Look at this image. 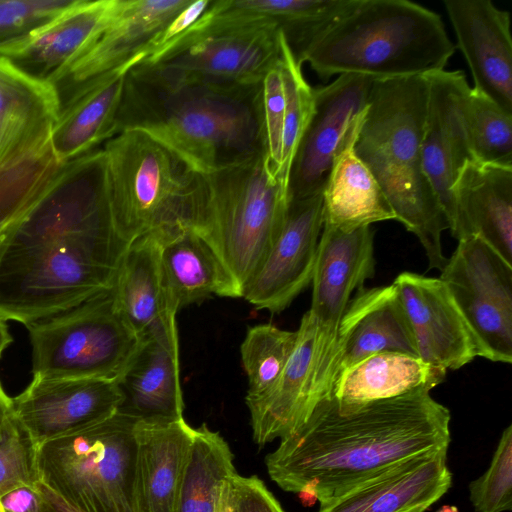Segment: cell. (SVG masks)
Returning a JSON list of instances; mask_svg holds the SVG:
<instances>
[{
	"instance_id": "4fadbf2b",
	"label": "cell",
	"mask_w": 512,
	"mask_h": 512,
	"mask_svg": "<svg viewBox=\"0 0 512 512\" xmlns=\"http://www.w3.org/2000/svg\"><path fill=\"white\" fill-rule=\"evenodd\" d=\"M190 1L117 0L97 37L50 82L58 115L105 74L131 61H142L156 37Z\"/></svg>"
},
{
	"instance_id": "bcb514c9",
	"label": "cell",
	"mask_w": 512,
	"mask_h": 512,
	"mask_svg": "<svg viewBox=\"0 0 512 512\" xmlns=\"http://www.w3.org/2000/svg\"><path fill=\"white\" fill-rule=\"evenodd\" d=\"M215 512H233L231 477L228 478L221 487Z\"/></svg>"
},
{
	"instance_id": "8d00e7d4",
	"label": "cell",
	"mask_w": 512,
	"mask_h": 512,
	"mask_svg": "<svg viewBox=\"0 0 512 512\" xmlns=\"http://www.w3.org/2000/svg\"><path fill=\"white\" fill-rule=\"evenodd\" d=\"M280 32V69L285 93L281 167L278 179L287 193L290 168L314 110V88Z\"/></svg>"
},
{
	"instance_id": "7402d4cb",
	"label": "cell",
	"mask_w": 512,
	"mask_h": 512,
	"mask_svg": "<svg viewBox=\"0 0 512 512\" xmlns=\"http://www.w3.org/2000/svg\"><path fill=\"white\" fill-rule=\"evenodd\" d=\"M57 118L58 104L50 85L0 57V172L48 153Z\"/></svg>"
},
{
	"instance_id": "f907efd6",
	"label": "cell",
	"mask_w": 512,
	"mask_h": 512,
	"mask_svg": "<svg viewBox=\"0 0 512 512\" xmlns=\"http://www.w3.org/2000/svg\"><path fill=\"white\" fill-rule=\"evenodd\" d=\"M1 233V232H0Z\"/></svg>"
},
{
	"instance_id": "1f68e13d",
	"label": "cell",
	"mask_w": 512,
	"mask_h": 512,
	"mask_svg": "<svg viewBox=\"0 0 512 512\" xmlns=\"http://www.w3.org/2000/svg\"><path fill=\"white\" fill-rule=\"evenodd\" d=\"M446 372L416 356L380 352L343 371L331 397L339 408L348 409L418 389L431 391L443 382Z\"/></svg>"
},
{
	"instance_id": "5b68a950",
	"label": "cell",
	"mask_w": 512,
	"mask_h": 512,
	"mask_svg": "<svg viewBox=\"0 0 512 512\" xmlns=\"http://www.w3.org/2000/svg\"><path fill=\"white\" fill-rule=\"evenodd\" d=\"M116 232L136 238L177 226L200 231L208 204L205 174L141 130H124L104 143Z\"/></svg>"
},
{
	"instance_id": "ffe728a7",
	"label": "cell",
	"mask_w": 512,
	"mask_h": 512,
	"mask_svg": "<svg viewBox=\"0 0 512 512\" xmlns=\"http://www.w3.org/2000/svg\"><path fill=\"white\" fill-rule=\"evenodd\" d=\"M117 383L123 397L119 412L146 422L183 418L176 316L140 338Z\"/></svg>"
},
{
	"instance_id": "52a82bcc",
	"label": "cell",
	"mask_w": 512,
	"mask_h": 512,
	"mask_svg": "<svg viewBox=\"0 0 512 512\" xmlns=\"http://www.w3.org/2000/svg\"><path fill=\"white\" fill-rule=\"evenodd\" d=\"M137 421L117 411L40 444L39 480L79 512H137Z\"/></svg>"
},
{
	"instance_id": "ba28073f",
	"label": "cell",
	"mask_w": 512,
	"mask_h": 512,
	"mask_svg": "<svg viewBox=\"0 0 512 512\" xmlns=\"http://www.w3.org/2000/svg\"><path fill=\"white\" fill-rule=\"evenodd\" d=\"M205 178L208 204L197 231L217 252L243 298L280 233L287 193L270 173L266 155Z\"/></svg>"
},
{
	"instance_id": "5bb4252c",
	"label": "cell",
	"mask_w": 512,
	"mask_h": 512,
	"mask_svg": "<svg viewBox=\"0 0 512 512\" xmlns=\"http://www.w3.org/2000/svg\"><path fill=\"white\" fill-rule=\"evenodd\" d=\"M373 81L347 73L314 88V110L290 168L287 201L323 191L341 143L367 107Z\"/></svg>"
},
{
	"instance_id": "8992f818",
	"label": "cell",
	"mask_w": 512,
	"mask_h": 512,
	"mask_svg": "<svg viewBox=\"0 0 512 512\" xmlns=\"http://www.w3.org/2000/svg\"><path fill=\"white\" fill-rule=\"evenodd\" d=\"M126 248L76 240L0 247V320L28 326L111 290Z\"/></svg>"
},
{
	"instance_id": "e0dca14e",
	"label": "cell",
	"mask_w": 512,
	"mask_h": 512,
	"mask_svg": "<svg viewBox=\"0 0 512 512\" xmlns=\"http://www.w3.org/2000/svg\"><path fill=\"white\" fill-rule=\"evenodd\" d=\"M425 77L428 96L422 136L423 165L450 230L454 219V183L464 165L474 159L464 120V101L470 86L461 70L444 69Z\"/></svg>"
},
{
	"instance_id": "d6a6232c",
	"label": "cell",
	"mask_w": 512,
	"mask_h": 512,
	"mask_svg": "<svg viewBox=\"0 0 512 512\" xmlns=\"http://www.w3.org/2000/svg\"><path fill=\"white\" fill-rule=\"evenodd\" d=\"M357 0H237L243 16L268 21L282 33L296 62L302 66L307 52Z\"/></svg>"
},
{
	"instance_id": "7bdbcfd3",
	"label": "cell",
	"mask_w": 512,
	"mask_h": 512,
	"mask_svg": "<svg viewBox=\"0 0 512 512\" xmlns=\"http://www.w3.org/2000/svg\"><path fill=\"white\" fill-rule=\"evenodd\" d=\"M211 2V0H191L190 3L182 9L156 37L149 48L146 57L142 61L157 56L165 48L182 37L202 18L209 9Z\"/></svg>"
},
{
	"instance_id": "9c48e42d",
	"label": "cell",
	"mask_w": 512,
	"mask_h": 512,
	"mask_svg": "<svg viewBox=\"0 0 512 512\" xmlns=\"http://www.w3.org/2000/svg\"><path fill=\"white\" fill-rule=\"evenodd\" d=\"M26 327L33 377L117 382L140 341L118 313L111 290Z\"/></svg>"
},
{
	"instance_id": "7a4b0ae2",
	"label": "cell",
	"mask_w": 512,
	"mask_h": 512,
	"mask_svg": "<svg viewBox=\"0 0 512 512\" xmlns=\"http://www.w3.org/2000/svg\"><path fill=\"white\" fill-rule=\"evenodd\" d=\"M131 129L204 174L245 163L267 151L262 83L185 79L137 63L126 73L117 116V134Z\"/></svg>"
},
{
	"instance_id": "f546056e",
	"label": "cell",
	"mask_w": 512,
	"mask_h": 512,
	"mask_svg": "<svg viewBox=\"0 0 512 512\" xmlns=\"http://www.w3.org/2000/svg\"><path fill=\"white\" fill-rule=\"evenodd\" d=\"M131 61L79 93L58 115L50 145L60 163L85 155L117 134V116Z\"/></svg>"
},
{
	"instance_id": "ab89813d",
	"label": "cell",
	"mask_w": 512,
	"mask_h": 512,
	"mask_svg": "<svg viewBox=\"0 0 512 512\" xmlns=\"http://www.w3.org/2000/svg\"><path fill=\"white\" fill-rule=\"evenodd\" d=\"M38 481L36 446L12 417L0 432V496Z\"/></svg>"
},
{
	"instance_id": "7c38bea8",
	"label": "cell",
	"mask_w": 512,
	"mask_h": 512,
	"mask_svg": "<svg viewBox=\"0 0 512 512\" xmlns=\"http://www.w3.org/2000/svg\"><path fill=\"white\" fill-rule=\"evenodd\" d=\"M482 357L512 362V265L476 236L458 245L440 271Z\"/></svg>"
},
{
	"instance_id": "c3c4849f",
	"label": "cell",
	"mask_w": 512,
	"mask_h": 512,
	"mask_svg": "<svg viewBox=\"0 0 512 512\" xmlns=\"http://www.w3.org/2000/svg\"><path fill=\"white\" fill-rule=\"evenodd\" d=\"M13 338L9 332L7 324L0 320V358L5 349L11 344Z\"/></svg>"
},
{
	"instance_id": "484cf974",
	"label": "cell",
	"mask_w": 512,
	"mask_h": 512,
	"mask_svg": "<svg viewBox=\"0 0 512 512\" xmlns=\"http://www.w3.org/2000/svg\"><path fill=\"white\" fill-rule=\"evenodd\" d=\"M160 267L171 312L214 295L242 298L221 258L196 229L177 226L159 230Z\"/></svg>"
},
{
	"instance_id": "ee69618b",
	"label": "cell",
	"mask_w": 512,
	"mask_h": 512,
	"mask_svg": "<svg viewBox=\"0 0 512 512\" xmlns=\"http://www.w3.org/2000/svg\"><path fill=\"white\" fill-rule=\"evenodd\" d=\"M0 512H40L36 484L20 486L1 495Z\"/></svg>"
},
{
	"instance_id": "d590c367",
	"label": "cell",
	"mask_w": 512,
	"mask_h": 512,
	"mask_svg": "<svg viewBox=\"0 0 512 512\" xmlns=\"http://www.w3.org/2000/svg\"><path fill=\"white\" fill-rule=\"evenodd\" d=\"M464 120L474 159L512 166V115L470 87L464 101Z\"/></svg>"
},
{
	"instance_id": "4dcf8cb0",
	"label": "cell",
	"mask_w": 512,
	"mask_h": 512,
	"mask_svg": "<svg viewBox=\"0 0 512 512\" xmlns=\"http://www.w3.org/2000/svg\"><path fill=\"white\" fill-rule=\"evenodd\" d=\"M111 291L118 313L139 338L176 316L168 307L164 291L158 231L128 245Z\"/></svg>"
},
{
	"instance_id": "8fae6325",
	"label": "cell",
	"mask_w": 512,
	"mask_h": 512,
	"mask_svg": "<svg viewBox=\"0 0 512 512\" xmlns=\"http://www.w3.org/2000/svg\"><path fill=\"white\" fill-rule=\"evenodd\" d=\"M294 350L274 385L245 401L254 442L261 448L294 432L315 407L332 396L338 377L337 335L307 311L300 322Z\"/></svg>"
},
{
	"instance_id": "681fc988",
	"label": "cell",
	"mask_w": 512,
	"mask_h": 512,
	"mask_svg": "<svg viewBox=\"0 0 512 512\" xmlns=\"http://www.w3.org/2000/svg\"><path fill=\"white\" fill-rule=\"evenodd\" d=\"M435 512H459L458 508L453 505H443Z\"/></svg>"
},
{
	"instance_id": "836d02e7",
	"label": "cell",
	"mask_w": 512,
	"mask_h": 512,
	"mask_svg": "<svg viewBox=\"0 0 512 512\" xmlns=\"http://www.w3.org/2000/svg\"><path fill=\"white\" fill-rule=\"evenodd\" d=\"M235 474L234 455L225 439L206 424L194 428L176 512H215L223 483Z\"/></svg>"
},
{
	"instance_id": "2e32d148",
	"label": "cell",
	"mask_w": 512,
	"mask_h": 512,
	"mask_svg": "<svg viewBox=\"0 0 512 512\" xmlns=\"http://www.w3.org/2000/svg\"><path fill=\"white\" fill-rule=\"evenodd\" d=\"M323 191L287 201L280 233L243 298L280 313L311 284L323 227Z\"/></svg>"
},
{
	"instance_id": "3957f363",
	"label": "cell",
	"mask_w": 512,
	"mask_h": 512,
	"mask_svg": "<svg viewBox=\"0 0 512 512\" xmlns=\"http://www.w3.org/2000/svg\"><path fill=\"white\" fill-rule=\"evenodd\" d=\"M425 75L376 79L359 127L355 152L370 169L395 214L420 241L429 268L447 263L441 236L449 222L424 170Z\"/></svg>"
},
{
	"instance_id": "30bf717a",
	"label": "cell",
	"mask_w": 512,
	"mask_h": 512,
	"mask_svg": "<svg viewBox=\"0 0 512 512\" xmlns=\"http://www.w3.org/2000/svg\"><path fill=\"white\" fill-rule=\"evenodd\" d=\"M279 59L280 31L276 25L221 16L212 12L210 5L182 37L138 64L174 77L252 85L262 83Z\"/></svg>"
},
{
	"instance_id": "d6986e66",
	"label": "cell",
	"mask_w": 512,
	"mask_h": 512,
	"mask_svg": "<svg viewBox=\"0 0 512 512\" xmlns=\"http://www.w3.org/2000/svg\"><path fill=\"white\" fill-rule=\"evenodd\" d=\"M474 89L512 115L510 14L490 0H444Z\"/></svg>"
},
{
	"instance_id": "60d3db41",
	"label": "cell",
	"mask_w": 512,
	"mask_h": 512,
	"mask_svg": "<svg viewBox=\"0 0 512 512\" xmlns=\"http://www.w3.org/2000/svg\"><path fill=\"white\" fill-rule=\"evenodd\" d=\"M262 100L267 144L266 163L272 176L278 179L281 167L285 115V93L280 59L267 72L262 81Z\"/></svg>"
},
{
	"instance_id": "cb8c5ba5",
	"label": "cell",
	"mask_w": 512,
	"mask_h": 512,
	"mask_svg": "<svg viewBox=\"0 0 512 512\" xmlns=\"http://www.w3.org/2000/svg\"><path fill=\"white\" fill-rule=\"evenodd\" d=\"M452 235L476 236L512 265V166L469 160L453 186Z\"/></svg>"
},
{
	"instance_id": "6da1fadb",
	"label": "cell",
	"mask_w": 512,
	"mask_h": 512,
	"mask_svg": "<svg viewBox=\"0 0 512 512\" xmlns=\"http://www.w3.org/2000/svg\"><path fill=\"white\" fill-rule=\"evenodd\" d=\"M450 420L427 389L348 409L330 397L266 456L267 472L282 490L323 503L408 458L448 450Z\"/></svg>"
},
{
	"instance_id": "b9f144b4",
	"label": "cell",
	"mask_w": 512,
	"mask_h": 512,
	"mask_svg": "<svg viewBox=\"0 0 512 512\" xmlns=\"http://www.w3.org/2000/svg\"><path fill=\"white\" fill-rule=\"evenodd\" d=\"M233 512H285L279 501L256 475L231 477Z\"/></svg>"
},
{
	"instance_id": "83f0119b",
	"label": "cell",
	"mask_w": 512,
	"mask_h": 512,
	"mask_svg": "<svg viewBox=\"0 0 512 512\" xmlns=\"http://www.w3.org/2000/svg\"><path fill=\"white\" fill-rule=\"evenodd\" d=\"M194 428L184 418L137 421V512H176L183 469Z\"/></svg>"
},
{
	"instance_id": "ac0fdd59",
	"label": "cell",
	"mask_w": 512,
	"mask_h": 512,
	"mask_svg": "<svg viewBox=\"0 0 512 512\" xmlns=\"http://www.w3.org/2000/svg\"><path fill=\"white\" fill-rule=\"evenodd\" d=\"M393 284L422 361L447 371L482 357L473 332L439 278L402 272Z\"/></svg>"
},
{
	"instance_id": "f35d334b",
	"label": "cell",
	"mask_w": 512,
	"mask_h": 512,
	"mask_svg": "<svg viewBox=\"0 0 512 512\" xmlns=\"http://www.w3.org/2000/svg\"><path fill=\"white\" fill-rule=\"evenodd\" d=\"M476 512L512 510V425L504 429L486 472L469 484Z\"/></svg>"
},
{
	"instance_id": "d4e9b609",
	"label": "cell",
	"mask_w": 512,
	"mask_h": 512,
	"mask_svg": "<svg viewBox=\"0 0 512 512\" xmlns=\"http://www.w3.org/2000/svg\"><path fill=\"white\" fill-rule=\"evenodd\" d=\"M338 350L339 375L380 352L418 357L406 312L393 283L357 290L339 325Z\"/></svg>"
},
{
	"instance_id": "e575fe53",
	"label": "cell",
	"mask_w": 512,
	"mask_h": 512,
	"mask_svg": "<svg viewBox=\"0 0 512 512\" xmlns=\"http://www.w3.org/2000/svg\"><path fill=\"white\" fill-rule=\"evenodd\" d=\"M297 331L272 324L250 327L241 344V360L248 377L245 401L267 392L284 370L296 344Z\"/></svg>"
},
{
	"instance_id": "603a6c76",
	"label": "cell",
	"mask_w": 512,
	"mask_h": 512,
	"mask_svg": "<svg viewBox=\"0 0 512 512\" xmlns=\"http://www.w3.org/2000/svg\"><path fill=\"white\" fill-rule=\"evenodd\" d=\"M374 273V231L371 226L346 232L323 225L308 311L319 324L338 331L353 292L363 288Z\"/></svg>"
},
{
	"instance_id": "7dc6e473",
	"label": "cell",
	"mask_w": 512,
	"mask_h": 512,
	"mask_svg": "<svg viewBox=\"0 0 512 512\" xmlns=\"http://www.w3.org/2000/svg\"><path fill=\"white\" fill-rule=\"evenodd\" d=\"M13 417V402L0 382V432Z\"/></svg>"
},
{
	"instance_id": "9a60e30c",
	"label": "cell",
	"mask_w": 512,
	"mask_h": 512,
	"mask_svg": "<svg viewBox=\"0 0 512 512\" xmlns=\"http://www.w3.org/2000/svg\"><path fill=\"white\" fill-rule=\"evenodd\" d=\"M122 400L116 381L33 377L12 398L13 418L37 447L111 417Z\"/></svg>"
},
{
	"instance_id": "f1b7e54d",
	"label": "cell",
	"mask_w": 512,
	"mask_h": 512,
	"mask_svg": "<svg viewBox=\"0 0 512 512\" xmlns=\"http://www.w3.org/2000/svg\"><path fill=\"white\" fill-rule=\"evenodd\" d=\"M364 113L354 121L341 143L323 188V225L346 232L395 220L379 183L355 152Z\"/></svg>"
},
{
	"instance_id": "4316f807",
	"label": "cell",
	"mask_w": 512,
	"mask_h": 512,
	"mask_svg": "<svg viewBox=\"0 0 512 512\" xmlns=\"http://www.w3.org/2000/svg\"><path fill=\"white\" fill-rule=\"evenodd\" d=\"M117 0H77L23 45L0 57L44 84L62 72L103 29Z\"/></svg>"
},
{
	"instance_id": "f6af8a7d",
	"label": "cell",
	"mask_w": 512,
	"mask_h": 512,
	"mask_svg": "<svg viewBox=\"0 0 512 512\" xmlns=\"http://www.w3.org/2000/svg\"><path fill=\"white\" fill-rule=\"evenodd\" d=\"M40 496V512H79L68 505L41 481L36 483Z\"/></svg>"
},
{
	"instance_id": "44dd1931",
	"label": "cell",
	"mask_w": 512,
	"mask_h": 512,
	"mask_svg": "<svg viewBox=\"0 0 512 512\" xmlns=\"http://www.w3.org/2000/svg\"><path fill=\"white\" fill-rule=\"evenodd\" d=\"M447 451L399 462L320 503L317 512H426L451 487Z\"/></svg>"
},
{
	"instance_id": "74e56055",
	"label": "cell",
	"mask_w": 512,
	"mask_h": 512,
	"mask_svg": "<svg viewBox=\"0 0 512 512\" xmlns=\"http://www.w3.org/2000/svg\"><path fill=\"white\" fill-rule=\"evenodd\" d=\"M77 0H0V55L38 34Z\"/></svg>"
},
{
	"instance_id": "277c9868",
	"label": "cell",
	"mask_w": 512,
	"mask_h": 512,
	"mask_svg": "<svg viewBox=\"0 0 512 512\" xmlns=\"http://www.w3.org/2000/svg\"><path fill=\"white\" fill-rule=\"evenodd\" d=\"M455 49L436 12L408 0H357L304 62L322 80L347 73L376 80L444 70Z\"/></svg>"
}]
</instances>
